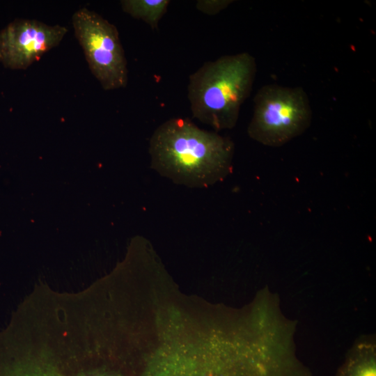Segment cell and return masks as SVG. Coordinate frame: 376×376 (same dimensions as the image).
<instances>
[{
    "instance_id": "obj_2",
    "label": "cell",
    "mask_w": 376,
    "mask_h": 376,
    "mask_svg": "<svg viewBox=\"0 0 376 376\" xmlns=\"http://www.w3.org/2000/svg\"><path fill=\"white\" fill-rule=\"evenodd\" d=\"M256 70V59L248 52L205 63L189 77L187 97L193 117L217 131L234 127Z\"/></svg>"
},
{
    "instance_id": "obj_3",
    "label": "cell",
    "mask_w": 376,
    "mask_h": 376,
    "mask_svg": "<svg viewBox=\"0 0 376 376\" xmlns=\"http://www.w3.org/2000/svg\"><path fill=\"white\" fill-rule=\"evenodd\" d=\"M311 120L310 101L303 88L267 84L253 98L247 132L263 145L280 147L302 134Z\"/></svg>"
},
{
    "instance_id": "obj_7",
    "label": "cell",
    "mask_w": 376,
    "mask_h": 376,
    "mask_svg": "<svg viewBox=\"0 0 376 376\" xmlns=\"http://www.w3.org/2000/svg\"><path fill=\"white\" fill-rule=\"evenodd\" d=\"M169 3V0H122L120 2L123 12L143 21L153 29L157 28Z\"/></svg>"
},
{
    "instance_id": "obj_6",
    "label": "cell",
    "mask_w": 376,
    "mask_h": 376,
    "mask_svg": "<svg viewBox=\"0 0 376 376\" xmlns=\"http://www.w3.org/2000/svg\"><path fill=\"white\" fill-rule=\"evenodd\" d=\"M68 367L47 353H33L20 362L9 376H100L88 371L84 366Z\"/></svg>"
},
{
    "instance_id": "obj_4",
    "label": "cell",
    "mask_w": 376,
    "mask_h": 376,
    "mask_svg": "<svg viewBox=\"0 0 376 376\" xmlns=\"http://www.w3.org/2000/svg\"><path fill=\"white\" fill-rule=\"evenodd\" d=\"M72 24L88 68L102 88L125 87L127 62L116 26L87 8L72 15Z\"/></svg>"
},
{
    "instance_id": "obj_5",
    "label": "cell",
    "mask_w": 376,
    "mask_h": 376,
    "mask_svg": "<svg viewBox=\"0 0 376 376\" xmlns=\"http://www.w3.org/2000/svg\"><path fill=\"white\" fill-rule=\"evenodd\" d=\"M67 32L59 24L15 19L0 31V63L10 70H26L57 47Z\"/></svg>"
},
{
    "instance_id": "obj_8",
    "label": "cell",
    "mask_w": 376,
    "mask_h": 376,
    "mask_svg": "<svg viewBox=\"0 0 376 376\" xmlns=\"http://www.w3.org/2000/svg\"><path fill=\"white\" fill-rule=\"evenodd\" d=\"M336 376H376V357L373 350L352 353L338 369Z\"/></svg>"
},
{
    "instance_id": "obj_1",
    "label": "cell",
    "mask_w": 376,
    "mask_h": 376,
    "mask_svg": "<svg viewBox=\"0 0 376 376\" xmlns=\"http://www.w3.org/2000/svg\"><path fill=\"white\" fill-rule=\"evenodd\" d=\"M234 143L189 119L161 124L149 141L151 167L176 184L203 188L222 180L232 169Z\"/></svg>"
},
{
    "instance_id": "obj_9",
    "label": "cell",
    "mask_w": 376,
    "mask_h": 376,
    "mask_svg": "<svg viewBox=\"0 0 376 376\" xmlns=\"http://www.w3.org/2000/svg\"><path fill=\"white\" fill-rule=\"evenodd\" d=\"M233 2L232 0H198L197 10L207 15H214L226 8Z\"/></svg>"
}]
</instances>
